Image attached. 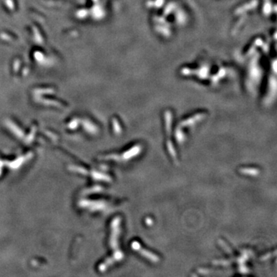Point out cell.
I'll list each match as a JSON object with an SVG mask.
<instances>
[{
  "instance_id": "cell-1",
  "label": "cell",
  "mask_w": 277,
  "mask_h": 277,
  "mask_svg": "<svg viewBox=\"0 0 277 277\" xmlns=\"http://www.w3.org/2000/svg\"><path fill=\"white\" fill-rule=\"evenodd\" d=\"M132 246H133L132 247H133L135 250H136L137 251L140 252L141 254H142L144 256L147 257L149 259H150V260L153 261V262H157V261L159 260V259H158V257L152 254V253H150L149 252H148V253H147V252L145 251V250H144L143 249H141L140 246H139V244L137 242H133Z\"/></svg>"
}]
</instances>
